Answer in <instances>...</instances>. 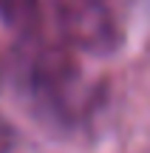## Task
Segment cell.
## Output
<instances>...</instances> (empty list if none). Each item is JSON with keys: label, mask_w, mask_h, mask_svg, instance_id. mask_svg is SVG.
I'll return each instance as SVG.
<instances>
[{"label": "cell", "mask_w": 150, "mask_h": 153, "mask_svg": "<svg viewBox=\"0 0 150 153\" xmlns=\"http://www.w3.org/2000/svg\"><path fill=\"white\" fill-rule=\"evenodd\" d=\"M0 74H3V65H0Z\"/></svg>", "instance_id": "5b68a950"}, {"label": "cell", "mask_w": 150, "mask_h": 153, "mask_svg": "<svg viewBox=\"0 0 150 153\" xmlns=\"http://www.w3.org/2000/svg\"><path fill=\"white\" fill-rule=\"evenodd\" d=\"M20 65L23 91L28 94L34 111L57 125L74 128L88 119L99 105V85H88L79 62L68 48L45 45L40 40L26 43Z\"/></svg>", "instance_id": "6da1fadb"}, {"label": "cell", "mask_w": 150, "mask_h": 153, "mask_svg": "<svg viewBox=\"0 0 150 153\" xmlns=\"http://www.w3.org/2000/svg\"><path fill=\"white\" fill-rule=\"evenodd\" d=\"M57 31L68 48L111 57L122 48V28L105 0H51Z\"/></svg>", "instance_id": "7a4b0ae2"}, {"label": "cell", "mask_w": 150, "mask_h": 153, "mask_svg": "<svg viewBox=\"0 0 150 153\" xmlns=\"http://www.w3.org/2000/svg\"><path fill=\"white\" fill-rule=\"evenodd\" d=\"M14 145H17V133L11 128V122L0 114V153H11Z\"/></svg>", "instance_id": "277c9868"}, {"label": "cell", "mask_w": 150, "mask_h": 153, "mask_svg": "<svg viewBox=\"0 0 150 153\" xmlns=\"http://www.w3.org/2000/svg\"><path fill=\"white\" fill-rule=\"evenodd\" d=\"M43 20H45L43 0H0V23L9 31H14L23 43L40 40Z\"/></svg>", "instance_id": "3957f363"}]
</instances>
